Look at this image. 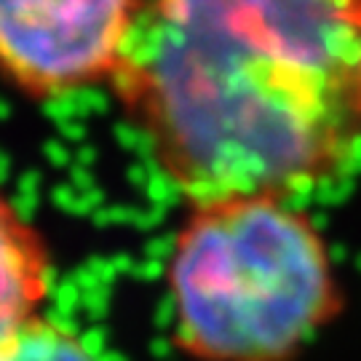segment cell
<instances>
[{
    "instance_id": "obj_1",
    "label": "cell",
    "mask_w": 361,
    "mask_h": 361,
    "mask_svg": "<svg viewBox=\"0 0 361 361\" xmlns=\"http://www.w3.org/2000/svg\"><path fill=\"white\" fill-rule=\"evenodd\" d=\"M110 86L188 204L292 198L361 153V0H142Z\"/></svg>"
},
{
    "instance_id": "obj_2",
    "label": "cell",
    "mask_w": 361,
    "mask_h": 361,
    "mask_svg": "<svg viewBox=\"0 0 361 361\" xmlns=\"http://www.w3.org/2000/svg\"><path fill=\"white\" fill-rule=\"evenodd\" d=\"M164 284L188 361H300L348 302L319 222L284 195L188 204Z\"/></svg>"
},
{
    "instance_id": "obj_3",
    "label": "cell",
    "mask_w": 361,
    "mask_h": 361,
    "mask_svg": "<svg viewBox=\"0 0 361 361\" xmlns=\"http://www.w3.org/2000/svg\"><path fill=\"white\" fill-rule=\"evenodd\" d=\"M142 0H0V80L49 102L113 83Z\"/></svg>"
},
{
    "instance_id": "obj_4",
    "label": "cell",
    "mask_w": 361,
    "mask_h": 361,
    "mask_svg": "<svg viewBox=\"0 0 361 361\" xmlns=\"http://www.w3.org/2000/svg\"><path fill=\"white\" fill-rule=\"evenodd\" d=\"M54 259L43 233L0 188V337L46 313Z\"/></svg>"
},
{
    "instance_id": "obj_5",
    "label": "cell",
    "mask_w": 361,
    "mask_h": 361,
    "mask_svg": "<svg viewBox=\"0 0 361 361\" xmlns=\"http://www.w3.org/2000/svg\"><path fill=\"white\" fill-rule=\"evenodd\" d=\"M0 361H102V356L75 326L40 313L0 337Z\"/></svg>"
}]
</instances>
